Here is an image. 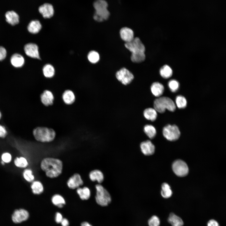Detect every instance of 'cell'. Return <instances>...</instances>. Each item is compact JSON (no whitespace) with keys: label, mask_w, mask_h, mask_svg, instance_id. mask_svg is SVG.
<instances>
[{"label":"cell","mask_w":226,"mask_h":226,"mask_svg":"<svg viewBox=\"0 0 226 226\" xmlns=\"http://www.w3.org/2000/svg\"><path fill=\"white\" fill-rule=\"evenodd\" d=\"M40 167L47 177L54 178L61 174L63 164L62 161L58 159L47 158L42 160Z\"/></svg>","instance_id":"cell-1"},{"label":"cell","mask_w":226,"mask_h":226,"mask_svg":"<svg viewBox=\"0 0 226 226\" xmlns=\"http://www.w3.org/2000/svg\"><path fill=\"white\" fill-rule=\"evenodd\" d=\"M93 6L95 10L93 16L95 20L100 22L108 18L110 14L107 9L108 3L105 0H96Z\"/></svg>","instance_id":"cell-2"},{"label":"cell","mask_w":226,"mask_h":226,"mask_svg":"<svg viewBox=\"0 0 226 226\" xmlns=\"http://www.w3.org/2000/svg\"><path fill=\"white\" fill-rule=\"evenodd\" d=\"M153 108L157 112L163 113L167 109L174 111L176 109L174 101L170 98L165 96H160L155 98L153 101Z\"/></svg>","instance_id":"cell-3"},{"label":"cell","mask_w":226,"mask_h":226,"mask_svg":"<svg viewBox=\"0 0 226 226\" xmlns=\"http://www.w3.org/2000/svg\"><path fill=\"white\" fill-rule=\"evenodd\" d=\"M33 134L37 141L42 142H47L54 140L56 133L52 129L40 127L33 130Z\"/></svg>","instance_id":"cell-4"},{"label":"cell","mask_w":226,"mask_h":226,"mask_svg":"<svg viewBox=\"0 0 226 226\" xmlns=\"http://www.w3.org/2000/svg\"><path fill=\"white\" fill-rule=\"evenodd\" d=\"M95 188L96 194L95 199L97 204L102 207L108 206L112 200L110 193L100 184L96 185Z\"/></svg>","instance_id":"cell-5"},{"label":"cell","mask_w":226,"mask_h":226,"mask_svg":"<svg viewBox=\"0 0 226 226\" xmlns=\"http://www.w3.org/2000/svg\"><path fill=\"white\" fill-rule=\"evenodd\" d=\"M124 45L132 54L145 53V47L138 37L134 38L130 41L126 42Z\"/></svg>","instance_id":"cell-6"},{"label":"cell","mask_w":226,"mask_h":226,"mask_svg":"<svg viewBox=\"0 0 226 226\" xmlns=\"http://www.w3.org/2000/svg\"><path fill=\"white\" fill-rule=\"evenodd\" d=\"M162 133L164 137L170 141L177 140L180 134L178 127L175 125L166 126L163 128Z\"/></svg>","instance_id":"cell-7"},{"label":"cell","mask_w":226,"mask_h":226,"mask_svg":"<svg viewBox=\"0 0 226 226\" xmlns=\"http://www.w3.org/2000/svg\"><path fill=\"white\" fill-rule=\"evenodd\" d=\"M116 76L117 79L124 85L131 83L134 78L132 73L125 67L118 71L116 73Z\"/></svg>","instance_id":"cell-8"},{"label":"cell","mask_w":226,"mask_h":226,"mask_svg":"<svg viewBox=\"0 0 226 226\" xmlns=\"http://www.w3.org/2000/svg\"><path fill=\"white\" fill-rule=\"evenodd\" d=\"M172 169L174 173L178 176L183 177L188 173L189 169L186 164L181 160L175 161L172 164Z\"/></svg>","instance_id":"cell-9"},{"label":"cell","mask_w":226,"mask_h":226,"mask_svg":"<svg viewBox=\"0 0 226 226\" xmlns=\"http://www.w3.org/2000/svg\"><path fill=\"white\" fill-rule=\"evenodd\" d=\"M29 217L28 212L24 209L15 210L12 216L13 222L15 223H19L27 220Z\"/></svg>","instance_id":"cell-10"},{"label":"cell","mask_w":226,"mask_h":226,"mask_svg":"<svg viewBox=\"0 0 226 226\" xmlns=\"http://www.w3.org/2000/svg\"><path fill=\"white\" fill-rule=\"evenodd\" d=\"M141 152L145 156H150L154 154L155 147L154 145L150 139L142 141L139 144Z\"/></svg>","instance_id":"cell-11"},{"label":"cell","mask_w":226,"mask_h":226,"mask_svg":"<svg viewBox=\"0 0 226 226\" xmlns=\"http://www.w3.org/2000/svg\"><path fill=\"white\" fill-rule=\"evenodd\" d=\"M38 10L39 13L44 18H50L54 13L53 6L50 3H45L40 5Z\"/></svg>","instance_id":"cell-12"},{"label":"cell","mask_w":226,"mask_h":226,"mask_svg":"<svg viewBox=\"0 0 226 226\" xmlns=\"http://www.w3.org/2000/svg\"><path fill=\"white\" fill-rule=\"evenodd\" d=\"M24 50L26 55L32 58L40 59L38 48L37 46L34 43H29L26 45Z\"/></svg>","instance_id":"cell-13"},{"label":"cell","mask_w":226,"mask_h":226,"mask_svg":"<svg viewBox=\"0 0 226 226\" xmlns=\"http://www.w3.org/2000/svg\"><path fill=\"white\" fill-rule=\"evenodd\" d=\"M67 184L70 188L75 189L82 185L83 181L81 176L78 174L76 173L69 179Z\"/></svg>","instance_id":"cell-14"},{"label":"cell","mask_w":226,"mask_h":226,"mask_svg":"<svg viewBox=\"0 0 226 226\" xmlns=\"http://www.w3.org/2000/svg\"><path fill=\"white\" fill-rule=\"evenodd\" d=\"M6 21L12 25L18 24L19 21V16L18 13L14 10L7 11L5 14Z\"/></svg>","instance_id":"cell-15"},{"label":"cell","mask_w":226,"mask_h":226,"mask_svg":"<svg viewBox=\"0 0 226 226\" xmlns=\"http://www.w3.org/2000/svg\"><path fill=\"white\" fill-rule=\"evenodd\" d=\"M150 90L152 95L158 98L162 96L164 90V85L159 82H154L151 84Z\"/></svg>","instance_id":"cell-16"},{"label":"cell","mask_w":226,"mask_h":226,"mask_svg":"<svg viewBox=\"0 0 226 226\" xmlns=\"http://www.w3.org/2000/svg\"><path fill=\"white\" fill-rule=\"evenodd\" d=\"M120 34L121 39L126 43L130 41L134 37V32L130 28L124 27L120 30Z\"/></svg>","instance_id":"cell-17"},{"label":"cell","mask_w":226,"mask_h":226,"mask_svg":"<svg viewBox=\"0 0 226 226\" xmlns=\"http://www.w3.org/2000/svg\"><path fill=\"white\" fill-rule=\"evenodd\" d=\"M144 117L147 121L153 122L158 117V113L153 107H148L145 109L143 112Z\"/></svg>","instance_id":"cell-18"},{"label":"cell","mask_w":226,"mask_h":226,"mask_svg":"<svg viewBox=\"0 0 226 226\" xmlns=\"http://www.w3.org/2000/svg\"><path fill=\"white\" fill-rule=\"evenodd\" d=\"M54 99L52 93L48 90H45L40 95L42 103L46 106L51 105L53 103Z\"/></svg>","instance_id":"cell-19"},{"label":"cell","mask_w":226,"mask_h":226,"mask_svg":"<svg viewBox=\"0 0 226 226\" xmlns=\"http://www.w3.org/2000/svg\"><path fill=\"white\" fill-rule=\"evenodd\" d=\"M144 134L150 140L154 138L157 134V130L155 126L151 124H147L143 127Z\"/></svg>","instance_id":"cell-20"},{"label":"cell","mask_w":226,"mask_h":226,"mask_svg":"<svg viewBox=\"0 0 226 226\" xmlns=\"http://www.w3.org/2000/svg\"><path fill=\"white\" fill-rule=\"evenodd\" d=\"M90 180L93 181H97L99 184L104 181V177L102 172L99 170H94L91 171L89 174Z\"/></svg>","instance_id":"cell-21"},{"label":"cell","mask_w":226,"mask_h":226,"mask_svg":"<svg viewBox=\"0 0 226 226\" xmlns=\"http://www.w3.org/2000/svg\"><path fill=\"white\" fill-rule=\"evenodd\" d=\"M41 28V25L40 22L37 20L31 21L29 24L27 29L29 32L33 34H36L39 32Z\"/></svg>","instance_id":"cell-22"},{"label":"cell","mask_w":226,"mask_h":226,"mask_svg":"<svg viewBox=\"0 0 226 226\" xmlns=\"http://www.w3.org/2000/svg\"><path fill=\"white\" fill-rule=\"evenodd\" d=\"M24 57L18 54H15L12 55L11 58V62L12 65L16 67H21L24 63Z\"/></svg>","instance_id":"cell-23"},{"label":"cell","mask_w":226,"mask_h":226,"mask_svg":"<svg viewBox=\"0 0 226 226\" xmlns=\"http://www.w3.org/2000/svg\"><path fill=\"white\" fill-rule=\"evenodd\" d=\"M168 222L172 226H183L184 224L181 218L173 213L170 214Z\"/></svg>","instance_id":"cell-24"},{"label":"cell","mask_w":226,"mask_h":226,"mask_svg":"<svg viewBox=\"0 0 226 226\" xmlns=\"http://www.w3.org/2000/svg\"><path fill=\"white\" fill-rule=\"evenodd\" d=\"M62 99L65 103L70 105L73 103L75 100V95L71 90H66L62 94Z\"/></svg>","instance_id":"cell-25"},{"label":"cell","mask_w":226,"mask_h":226,"mask_svg":"<svg viewBox=\"0 0 226 226\" xmlns=\"http://www.w3.org/2000/svg\"><path fill=\"white\" fill-rule=\"evenodd\" d=\"M77 192L82 200H87L90 196V191L87 187L77 188Z\"/></svg>","instance_id":"cell-26"},{"label":"cell","mask_w":226,"mask_h":226,"mask_svg":"<svg viewBox=\"0 0 226 226\" xmlns=\"http://www.w3.org/2000/svg\"><path fill=\"white\" fill-rule=\"evenodd\" d=\"M51 200L54 205L60 208H62L66 204L64 198L61 195L58 194L53 195L51 198Z\"/></svg>","instance_id":"cell-27"},{"label":"cell","mask_w":226,"mask_h":226,"mask_svg":"<svg viewBox=\"0 0 226 226\" xmlns=\"http://www.w3.org/2000/svg\"><path fill=\"white\" fill-rule=\"evenodd\" d=\"M161 195L164 198H167L170 197L172 194L170 187L168 184L163 183L161 186Z\"/></svg>","instance_id":"cell-28"},{"label":"cell","mask_w":226,"mask_h":226,"mask_svg":"<svg viewBox=\"0 0 226 226\" xmlns=\"http://www.w3.org/2000/svg\"><path fill=\"white\" fill-rule=\"evenodd\" d=\"M159 73L162 77L168 78L171 77L173 72L171 68L167 65H164L160 69Z\"/></svg>","instance_id":"cell-29"},{"label":"cell","mask_w":226,"mask_h":226,"mask_svg":"<svg viewBox=\"0 0 226 226\" xmlns=\"http://www.w3.org/2000/svg\"><path fill=\"white\" fill-rule=\"evenodd\" d=\"M32 192L35 194H40L43 191L44 188L42 184L39 181H36L33 182L31 185Z\"/></svg>","instance_id":"cell-30"},{"label":"cell","mask_w":226,"mask_h":226,"mask_svg":"<svg viewBox=\"0 0 226 226\" xmlns=\"http://www.w3.org/2000/svg\"><path fill=\"white\" fill-rule=\"evenodd\" d=\"M43 72L45 77L50 78L54 76L55 73V69L52 65L50 64H47L44 67Z\"/></svg>","instance_id":"cell-31"},{"label":"cell","mask_w":226,"mask_h":226,"mask_svg":"<svg viewBox=\"0 0 226 226\" xmlns=\"http://www.w3.org/2000/svg\"><path fill=\"white\" fill-rule=\"evenodd\" d=\"M175 102L177 107L180 109L184 108L186 106V100L182 95H178L176 97Z\"/></svg>","instance_id":"cell-32"},{"label":"cell","mask_w":226,"mask_h":226,"mask_svg":"<svg viewBox=\"0 0 226 226\" xmlns=\"http://www.w3.org/2000/svg\"><path fill=\"white\" fill-rule=\"evenodd\" d=\"M88 58L90 62L95 63L98 62L99 61L100 56L97 52L92 51L89 52L88 55Z\"/></svg>","instance_id":"cell-33"},{"label":"cell","mask_w":226,"mask_h":226,"mask_svg":"<svg viewBox=\"0 0 226 226\" xmlns=\"http://www.w3.org/2000/svg\"><path fill=\"white\" fill-rule=\"evenodd\" d=\"M14 163L17 167L21 168H25L28 165L26 159L23 157L16 158L14 160Z\"/></svg>","instance_id":"cell-34"},{"label":"cell","mask_w":226,"mask_h":226,"mask_svg":"<svg viewBox=\"0 0 226 226\" xmlns=\"http://www.w3.org/2000/svg\"><path fill=\"white\" fill-rule=\"evenodd\" d=\"M146 56L145 53L132 54L131 56V61L135 63H140L143 62L145 59Z\"/></svg>","instance_id":"cell-35"},{"label":"cell","mask_w":226,"mask_h":226,"mask_svg":"<svg viewBox=\"0 0 226 226\" xmlns=\"http://www.w3.org/2000/svg\"><path fill=\"white\" fill-rule=\"evenodd\" d=\"M160 223V221L159 218L155 215L152 216L148 221V226H159Z\"/></svg>","instance_id":"cell-36"},{"label":"cell","mask_w":226,"mask_h":226,"mask_svg":"<svg viewBox=\"0 0 226 226\" xmlns=\"http://www.w3.org/2000/svg\"><path fill=\"white\" fill-rule=\"evenodd\" d=\"M23 175L25 179L29 182L32 181L34 179V175L30 170L26 169L24 172Z\"/></svg>","instance_id":"cell-37"},{"label":"cell","mask_w":226,"mask_h":226,"mask_svg":"<svg viewBox=\"0 0 226 226\" xmlns=\"http://www.w3.org/2000/svg\"><path fill=\"white\" fill-rule=\"evenodd\" d=\"M168 86L170 90L173 92L177 91L179 88V84L178 82L175 80H171L168 83Z\"/></svg>","instance_id":"cell-38"},{"label":"cell","mask_w":226,"mask_h":226,"mask_svg":"<svg viewBox=\"0 0 226 226\" xmlns=\"http://www.w3.org/2000/svg\"><path fill=\"white\" fill-rule=\"evenodd\" d=\"M11 154L8 153H3L2 156V159L3 162L6 163L10 162L11 160Z\"/></svg>","instance_id":"cell-39"},{"label":"cell","mask_w":226,"mask_h":226,"mask_svg":"<svg viewBox=\"0 0 226 226\" xmlns=\"http://www.w3.org/2000/svg\"><path fill=\"white\" fill-rule=\"evenodd\" d=\"M7 52L3 47L0 46V61L3 60L6 56Z\"/></svg>","instance_id":"cell-40"},{"label":"cell","mask_w":226,"mask_h":226,"mask_svg":"<svg viewBox=\"0 0 226 226\" xmlns=\"http://www.w3.org/2000/svg\"><path fill=\"white\" fill-rule=\"evenodd\" d=\"M7 132L5 127L0 125V137L4 138L7 135Z\"/></svg>","instance_id":"cell-41"},{"label":"cell","mask_w":226,"mask_h":226,"mask_svg":"<svg viewBox=\"0 0 226 226\" xmlns=\"http://www.w3.org/2000/svg\"><path fill=\"white\" fill-rule=\"evenodd\" d=\"M63 218L62 214L59 212L56 213L55 220L56 222L57 223H60Z\"/></svg>","instance_id":"cell-42"},{"label":"cell","mask_w":226,"mask_h":226,"mask_svg":"<svg viewBox=\"0 0 226 226\" xmlns=\"http://www.w3.org/2000/svg\"><path fill=\"white\" fill-rule=\"evenodd\" d=\"M207 226H219L218 223L215 220L212 219L208 221Z\"/></svg>","instance_id":"cell-43"},{"label":"cell","mask_w":226,"mask_h":226,"mask_svg":"<svg viewBox=\"0 0 226 226\" xmlns=\"http://www.w3.org/2000/svg\"><path fill=\"white\" fill-rule=\"evenodd\" d=\"M62 226H69V222L66 218H63L61 223Z\"/></svg>","instance_id":"cell-44"},{"label":"cell","mask_w":226,"mask_h":226,"mask_svg":"<svg viewBox=\"0 0 226 226\" xmlns=\"http://www.w3.org/2000/svg\"><path fill=\"white\" fill-rule=\"evenodd\" d=\"M81 226H93L91 224L87 222H83L81 223Z\"/></svg>","instance_id":"cell-45"},{"label":"cell","mask_w":226,"mask_h":226,"mask_svg":"<svg viewBox=\"0 0 226 226\" xmlns=\"http://www.w3.org/2000/svg\"><path fill=\"white\" fill-rule=\"evenodd\" d=\"M1 116H2L1 113V112L0 111V119L1 118Z\"/></svg>","instance_id":"cell-46"},{"label":"cell","mask_w":226,"mask_h":226,"mask_svg":"<svg viewBox=\"0 0 226 226\" xmlns=\"http://www.w3.org/2000/svg\"><path fill=\"white\" fill-rule=\"evenodd\" d=\"M1 163L3 164H4V162H3V161L1 162Z\"/></svg>","instance_id":"cell-47"}]
</instances>
